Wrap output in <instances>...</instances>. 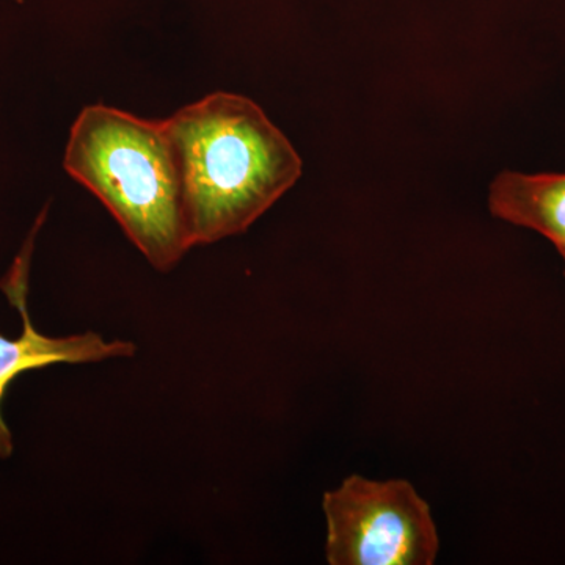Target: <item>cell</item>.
<instances>
[{
    "label": "cell",
    "mask_w": 565,
    "mask_h": 565,
    "mask_svg": "<svg viewBox=\"0 0 565 565\" xmlns=\"http://www.w3.org/2000/svg\"><path fill=\"white\" fill-rule=\"evenodd\" d=\"M490 214L531 230L555 245L565 277V173H522L503 170L490 182Z\"/></svg>",
    "instance_id": "5b68a950"
},
{
    "label": "cell",
    "mask_w": 565,
    "mask_h": 565,
    "mask_svg": "<svg viewBox=\"0 0 565 565\" xmlns=\"http://www.w3.org/2000/svg\"><path fill=\"white\" fill-rule=\"evenodd\" d=\"M330 565H433L440 535L430 505L407 479L351 475L323 493Z\"/></svg>",
    "instance_id": "3957f363"
},
{
    "label": "cell",
    "mask_w": 565,
    "mask_h": 565,
    "mask_svg": "<svg viewBox=\"0 0 565 565\" xmlns=\"http://www.w3.org/2000/svg\"><path fill=\"white\" fill-rule=\"evenodd\" d=\"M66 172L95 193L158 270L191 250L180 172L166 121L95 104L71 128Z\"/></svg>",
    "instance_id": "7a4b0ae2"
},
{
    "label": "cell",
    "mask_w": 565,
    "mask_h": 565,
    "mask_svg": "<svg viewBox=\"0 0 565 565\" xmlns=\"http://www.w3.org/2000/svg\"><path fill=\"white\" fill-rule=\"evenodd\" d=\"M163 121L191 248L247 232L302 177L291 141L243 95L212 93Z\"/></svg>",
    "instance_id": "6da1fadb"
},
{
    "label": "cell",
    "mask_w": 565,
    "mask_h": 565,
    "mask_svg": "<svg viewBox=\"0 0 565 565\" xmlns=\"http://www.w3.org/2000/svg\"><path fill=\"white\" fill-rule=\"evenodd\" d=\"M33 237L35 232L29 237L28 245L18 256L10 273L0 281V288L22 316L20 337L9 338L0 333V459L3 460L13 456L14 444L10 427L2 416V399L18 375L57 363H96L109 359H129L137 351L131 341H109L95 332L47 337L33 327L28 311V273Z\"/></svg>",
    "instance_id": "277c9868"
}]
</instances>
